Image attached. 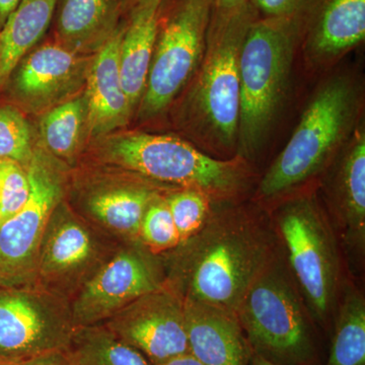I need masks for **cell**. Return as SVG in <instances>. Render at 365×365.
<instances>
[{"instance_id":"14","label":"cell","mask_w":365,"mask_h":365,"mask_svg":"<svg viewBox=\"0 0 365 365\" xmlns=\"http://www.w3.org/2000/svg\"><path fill=\"white\" fill-rule=\"evenodd\" d=\"M102 325L151 365L189 353L184 302L167 285L138 297Z\"/></svg>"},{"instance_id":"5","label":"cell","mask_w":365,"mask_h":365,"mask_svg":"<svg viewBox=\"0 0 365 365\" xmlns=\"http://www.w3.org/2000/svg\"><path fill=\"white\" fill-rule=\"evenodd\" d=\"M316 187L297 190L266 208L309 316L328 330L344 279L339 240Z\"/></svg>"},{"instance_id":"18","label":"cell","mask_w":365,"mask_h":365,"mask_svg":"<svg viewBox=\"0 0 365 365\" xmlns=\"http://www.w3.org/2000/svg\"><path fill=\"white\" fill-rule=\"evenodd\" d=\"M124 28L123 18L111 38L91 56L86 72L88 129L93 137L109 136L123 128L133 115L120 76L119 51Z\"/></svg>"},{"instance_id":"17","label":"cell","mask_w":365,"mask_h":365,"mask_svg":"<svg viewBox=\"0 0 365 365\" xmlns=\"http://www.w3.org/2000/svg\"><path fill=\"white\" fill-rule=\"evenodd\" d=\"M365 39V0H309L299 49L307 68L329 71Z\"/></svg>"},{"instance_id":"7","label":"cell","mask_w":365,"mask_h":365,"mask_svg":"<svg viewBox=\"0 0 365 365\" xmlns=\"http://www.w3.org/2000/svg\"><path fill=\"white\" fill-rule=\"evenodd\" d=\"M253 354L276 365H317L318 348L282 247L235 312Z\"/></svg>"},{"instance_id":"1","label":"cell","mask_w":365,"mask_h":365,"mask_svg":"<svg viewBox=\"0 0 365 365\" xmlns=\"http://www.w3.org/2000/svg\"><path fill=\"white\" fill-rule=\"evenodd\" d=\"M280 250L265 206L252 198L215 203L195 235L160 255L165 285L182 300L235 312Z\"/></svg>"},{"instance_id":"33","label":"cell","mask_w":365,"mask_h":365,"mask_svg":"<svg viewBox=\"0 0 365 365\" xmlns=\"http://www.w3.org/2000/svg\"><path fill=\"white\" fill-rule=\"evenodd\" d=\"M249 0H213L212 9L218 11H230L239 9Z\"/></svg>"},{"instance_id":"21","label":"cell","mask_w":365,"mask_h":365,"mask_svg":"<svg viewBox=\"0 0 365 365\" xmlns=\"http://www.w3.org/2000/svg\"><path fill=\"white\" fill-rule=\"evenodd\" d=\"M162 0H140L125 19L119 51L122 86L132 111L136 113L145 91L157 41L158 19Z\"/></svg>"},{"instance_id":"29","label":"cell","mask_w":365,"mask_h":365,"mask_svg":"<svg viewBox=\"0 0 365 365\" xmlns=\"http://www.w3.org/2000/svg\"><path fill=\"white\" fill-rule=\"evenodd\" d=\"M29 194L26 168L14 160L0 158V225L24 207Z\"/></svg>"},{"instance_id":"36","label":"cell","mask_w":365,"mask_h":365,"mask_svg":"<svg viewBox=\"0 0 365 365\" xmlns=\"http://www.w3.org/2000/svg\"><path fill=\"white\" fill-rule=\"evenodd\" d=\"M251 365H276V364H271V362H269V361H267V360L262 359V357L258 356V355L253 354V356H252Z\"/></svg>"},{"instance_id":"11","label":"cell","mask_w":365,"mask_h":365,"mask_svg":"<svg viewBox=\"0 0 365 365\" xmlns=\"http://www.w3.org/2000/svg\"><path fill=\"white\" fill-rule=\"evenodd\" d=\"M120 244L86 222L64 199L53 211L45 228L38 251L35 282L71 302Z\"/></svg>"},{"instance_id":"28","label":"cell","mask_w":365,"mask_h":365,"mask_svg":"<svg viewBox=\"0 0 365 365\" xmlns=\"http://www.w3.org/2000/svg\"><path fill=\"white\" fill-rule=\"evenodd\" d=\"M165 193L151 201L139 228V241L151 253L163 255L180 244L179 235L170 215Z\"/></svg>"},{"instance_id":"23","label":"cell","mask_w":365,"mask_h":365,"mask_svg":"<svg viewBox=\"0 0 365 365\" xmlns=\"http://www.w3.org/2000/svg\"><path fill=\"white\" fill-rule=\"evenodd\" d=\"M332 325L326 365H365V299L351 283H343Z\"/></svg>"},{"instance_id":"8","label":"cell","mask_w":365,"mask_h":365,"mask_svg":"<svg viewBox=\"0 0 365 365\" xmlns=\"http://www.w3.org/2000/svg\"><path fill=\"white\" fill-rule=\"evenodd\" d=\"M213 0H162L145 91L137 109L150 121L181 97L205 52Z\"/></svg>"},{"instance_id":"3","label":"cell","mask_w":365,"mask_h":365,"mask_svg":"<svg viewBox=\"0 0 365 365\" xmlns=\"http://www.w3.org/2000/svg\"><path fill=\"white\" fill-rule=\"evenodd\" d=\"M364 85L349 71L327 76L314 91L294 133L252 199L267 207L278 199L316 185L361 123Z\"/></svg>"},{"instance_id":"9","label":"cell","mask_w":365,"mask_h":365,"mask_svg":"<svg viewBox=\"0 0 365 365\" xmlns=\"http://www.w3.org/2000/svg\"><path fill=\"white\" fill-rule=\"evenodd\" d=\"M30 194L24 207L0 225V284L35 282L38 251L54 209L68 189L67 165L36 145L28 167Z\"/></svg>"},{"instance_id":"13","label":"cell","mask_w":365,"mask_h":365,"mask_svg":"<svg viewBox=\"0 0 365 365\" xmlns=\"http://www.w3.org/2000/svg\"><path fill=\"white\" fill-rule=\"evenodd\" d=\"M108 169L111 172L81 178L74 182L67 203L86 222L118 242L139 241L146 208L153 199L172 189L129 173Z\"/></svg>"},{"instance_id":"27","label":"cell","mask_w":365,"mask_h":365,"mask_svg":"<svg viewBox=\"0 0 365 365\" xmlns=\"http://www.w3.org/2000/svg\"><path fill=\"white\" fill-rule=\"evenodd\" d=\"M35 148L32 129L20 108L0 106V158L14 160L26 168Z\"/></svg>"},{"instance_id":"34","label":"cell","mask_w":365,"mask_h":365,"mask_svg":"<svg viewBox=\"0 0 365 365\" xmlns=\"http://www.w3.org/2000/svg\"><path fill=\"white\" fill-rule=\"evenodd\" d=\"M155 365H203L198 361L193 355L187 353V354L178 356L176 359L169 360V361L163 362V364Z\"/></svg>"},{"instance_id":"32","label":"cell","mask_w":365,"mask_h":365,"mask_svg":"<svg viewBox=\"0 0 365 365\" xmlns=\"http://www.w3.org/2000/svg\"><path fill=\"white\" fill-rule=\"evenodd\" d=\"M20 1L21 0H0V30Z\"/></svg>"},{"instance_id":"15","label":"cell","mask_w":365,"mask_h":365,"mask_svg":"<svg viewBox=\"0 0 365 365\" xmlns=\"http://www.w3.org/2000/svg\"><path fill=\"white\" fill-rule=\"evenodd\" d=\"M340 246L351 261L365 252V128L361 122L317 182Z\"/></svg>"},{"instance_id":"10","label":"cell","mask_w":365,"mask_h":365,"mask_svg":"<svg viewBox=\"0 0 365 365\" xmlns=\"http://www.w3.org/2000/svg\"><path fill=\"white\" fill-rule=\"evenodd\" d=\"M74 330L68 300L36 282L0 284V361L66 351Z\"/></svg>"},{"instance_id":"24","label":"cell","mask_w":365,"mask_h":365,"mask_svg":"<svg viewBox=\"0 0 365 365\" xmlns=\"http://www.w3.org/2000/svg\"><path fill=\"white\" fill-rule=\"evenodd\" d=\"M39 129L43 148L60 162L71 165L88 134L85 93L43 113Z\"/></svg>"},{"instance_id":"4","label":"cell","mask_w":365,"mask_h":365,"mask_svg":"<svg viewBox=\"0 0 365 365\" xmlns=\"http://www.w3.org/2000/svg\"><path fill=\"white\" fill-rule=\"evenodd\" d=\"M97 158L103 167L122 170L167 189H195L215 203L250 199L259 181L253 165L239 155L211 157L191 141L143 131L106 136Z\"/></svg>"},{"instance_id":"30","label":"cell","mask_w":365,"mask_h":365,"mask_svg":"<svg viewBox=\"0 0 365 365\" xmlns=\"http://www.w3.org/2000/svg\"><path fill=\"white\" fill-rule=\"evenodd\" d=\"M259 18H288L302 13L309 0H249Z\"/></svg>"},{"instance_id":"35","label":"cell","mask_w":365,"mask_h":365,"mask_svg":"<svg viewBox=\"0 0 365 365\" xmlns=\"http://www.w3.org/2000/svg\"><path fill=\"white\" fill-rule=\"evenodd\" d=\"M120 1H121L122 14H123L124 16L127 11H128L132 6H135L137 2L140 1V0H120Z\"/></svg>"},{"instance_id":"19","label":"cell","mask_w":365,"mask_h":365,"mask_svg":"<svg viewBox=\"0 0 365 365\" xmlns=\"http://www.w3.org/2000/svg\"><path fill=\"white\" fill-rule=\"evenodd\" d=\"M182 302L190 354L203 365H251L253 351L235 312Z\"/></svg>"},{"instance_id":"12","label":"cell","mask_w":365,"mask_h":365,"mask_svg":"<svg viewBox=\"0 0 365 365\" xmlns=\"http://www.w3.org/2000/svg\"><path fill=\"white\" fill-rule=\"evenodd\" d=\"M165 285L160 255L140 242H124L72 297L76 328L103 324L132 302Z\"/></svg>"},{"instance_id":"31","label":"cell","mask_w":365,"mask_h":365,"mask_svg":"<svg viewBox=\"0 0 365 365\" xmlns=\"http://www.w3.org/2000/svg\"><path fill=\"white\" fill-rule=\"evenodd\" d=\"M20 365H71L66 352L56 351L41 355Z\"/></svg>"},{"instance_id":"37","label":"cell","mask_w":365,"mask_h":365,"mask_svg":"<svg viewBox=\"0 0 365 365\" xmlns=\"http://www.w3.org/2000/svg\"><path fill=\"white\" fill-rule=\"evenodd\" d=\"M0 365H16V364H6V362L0 361Z\"/></svg>"},{"instance_id":"16","label":"cell","mask_w":365,"mask_h":365,"mask_svg":"<svg viewBox=\"0 0 365 365\" xmlns=\"http://www.w3.org/2000/svg\"><path fill=\"white\" fill-rule=\"evenodd\" d=\"M91 59L55 41L33 49L7 81L16 107L38 114L78 95L86 86Z\"/></svg>"},{"instance_id":"25","label":"cell","mask_w":365,"mask_h":365,"mask_svg":"<svg viewBox=\"0 0 365 365\" xmlns=\"http://www.w3.org/2000/svg\"><path fill=\"white\" fill-rule=\"evenodd\" d=\"M64 352L71 365H151L102 324L76 328Z\"/></svg>"},{"instance_id":"20","label":"cell","mask_w":365,"mask_h":365,"mask_svg":"<svg viewBox=\"0 0 365 365\" xmlns=\"http://www.w3.org/2000/svg\"><path fill=\"white\" fill-rule=\"evenodd\" d=\"M122 19L120 0H58L52 21L54 41L78 54L93 56Z\"/></svg>"},{"instance_id":"22","label":"cell","mask_w":365,"mask_h":365,"mask_svg":"<svg viewBox=\"0 0 365 365\" xmlns=\"http://www.w3.org/2000/svg\"><path fill=\"white\" fill-rule=\"evenodd\" d=\"M58 0H21L0 30V90L51 26Z\"/></svg>"},{"instance_id":"6","label":"cell","mask_w":365,"mask_h":365,"mask_svg":"<svg viewBox=\"0 0 365 365\" xmlns=\"http://www.w3.org/2000/svg\"><path fill=\"white\" fill-rule=\"evenodd\" d=\"M302 13L288 18L258 16L242 42L237 155L249 163L254 162L267 143L287 100L299 49Z\"/></svg>"},{"instance_id":"26","label":"cell","mask_w":365,"mask_h":365,"mask_svg":"<svg viewBox=\"0 0 365 365\" xmlns=\"http://www.w3.org/2000/svg\"><path fill=\"white\" fill-rule=\"evenodd\" d=\"M165 201L179 235L180 244L196 234L208 220L215 202L195 189H172Z\"/></svg>"},{"instance_id":"2","label":"cell","mask_w":365,"mask_h":365,"mask_svg":"<svg viewBox=\"0 0 365 365\" xmlns=\"http://www.w3.org/2000/svg\"><path fill=\"white\" fill-rule=\"evenodd\" d=\"M258 14L252 4L230 11L212 9L205 52L182 93L177 121L194 145L211 157H237L241 111L239 60L242 42Z\"/></svg>"}]
</instances>
